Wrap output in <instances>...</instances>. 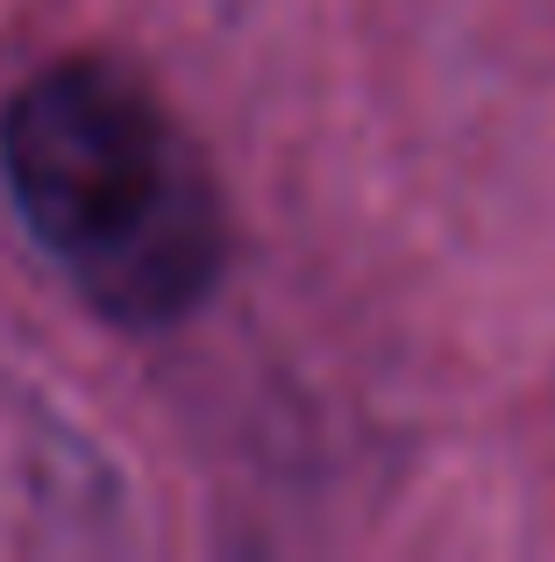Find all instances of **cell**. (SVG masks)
<instances>
[{"label":"cell","instance_id":"cell-1","mask_svg":"<svg viewBox=\"0 0 555 562\" xmlns=\"http://www.w3.org/2000/svg\"><path fill=\"white\" fill-rule=\"evenodd\" d=\"M0 179L57 278L128 335L179 328L228 278L236 228L222 179L114 57H57L14 86Z\"/></svg>","mask_w":555,"mask_h":562}]
</instances>
